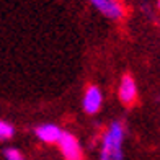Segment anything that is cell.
Returning a JSON list of instances; mask_svg holds the SVG:
<instances>
[{
    "label": "cell",
    "mask_w": 160,
    "mask_h": 160,
    "mask_svg": "<svg viewBox=\"0 0 160 160\" xmlns=\"http://www.w3.org/2000/svg\"><path fill=\"white\" fill-rule=\"evenodd\" d=\"M59 149L65 160H82V149L80 144L75 139V136L70 132H64V136L59 141Z\"/></svg>",
    "instance_id": "2"
},
{
    "label": "cell",
    "mask_w": 160,
    "mask_h": 160,
    "mask_svg": "<svg viewBox=\"0 0 160 160\" xmlns=\"http://www.w3.org/2000/svg\"><path fill=\"white\" fill-rule=\"evenodd\" d=\"M13 132H15V129H13V126L10 122L0 121V137H2V139H10L13 136Z\"/></svg>",
    "instance_id": "7"
},
{
    "label": "cell",
    "mask_w": 160,
    "mask_h": 160,
    "mask_svg": "<svg viewBox=\"0 0 160 160\" xmlns=\"http://www.w3.org/2000/svg\"><path fill=\"white\" fill-rule=\"evenodd\" d=\"M158 7H160V0H158Z\"/></svg>",
    "instance_id": "9"
},
{
    "label": "cell",
    "mask_w": 160,
    "mask_h": 160,
    "mask_svg": "<svg viewBox=\"0 0 160 160\" xmlns=\"http://www.w3.org/2000/svg\"><path fill=\"white\" fill-rule=\"evenodd\" d=\"M5 158L7 160H25L18 149H7L5 150Z\"/></svg>",
    "instance_id": "8"
},
{
    "label": "cell",
    "mask_w": 160,
    "mask_h": 160,
    "mask_svg": "<svg viewBox=\"0 0 160 160\" xmlns=\"http://www.w3.org/2000/svg\"><path fill=\"white\" fill-rule=\"evenodd\" d=\"M103 103V97H101V90L97 85H90L83 93V100H82V106L85 113L88 114H95Z\"/></svg>",
    "instance_id": "3"
},
{
    "label": "cell",
    "mask_w": 160,
    "mask_h": 160,
    "mask_svg": "<svg viewBox=\"0 0 160 160\" xmlns=\"http://www.w3.org/2000/svg\"><path fill=\"white\" fill-rule=\"evenodd\" d=\"M38 139L46 144H59L61 137L64 136V131L56 124H41L36 128Z\"/></svg>",
    "instance_id": "6"
},
{
    "label": "cell",
    "mask_w": 160,
    "mask_h": 160,
    "mask_svg": "<svg viewBox=\"0 0 160 160\" xmlns=\"http://www.w3.org/2000/svg\"><path fill=\"white\" fill-rule=\"evenodd\" d=\"M118 95H119V100L124 105H132L136 101V98H137V85H136L134 78L131 75H124L121 78Z\"/></svg>",
    "instance_id": "5"
},
{
    "label": "cell",
    "mask_w": 160,
    "mask_h": 160,
    "mask_svg": "<svg viewBox=\"0 0 160 160\" xmlns=\"http://www.w3.org/2000/svg\"><path fill=\"white\" fill-rule=\"evenodd\" d=\"M122 139H124V128L119 122H113L103 136L100 160H122Z\"/></svg>",
    "instance_id": "1"
},
{
    "label": "cell",
    "mask_w": 160,
    "mask_h": 160,
    "mask_svg": "<svg viewBox=\"0 0 160 160\" xmlns=\"http://www.w3.org/2000/svg\"><path fill=\"white\" fill-rule=\"evenodd\" d=\"M93 3V7L100 12L103 13L106 18H111V20H118L122 17V7L118 0H90Z\"/></svg>",
    "instance_id": "4"
}]
</instances>
